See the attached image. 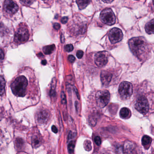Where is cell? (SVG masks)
<instances>
[{
	"mask_svg": "<svg viewBox=\"0 0 154 154\" xmlns=\"http://www.w3.org/2000/svg\"><path fill=\"white\" fill-rule=\"evenodd\" d=\"M128 45L134 55L140 59L143 58L148 51V43L143 37L132 38L128 42Z\"/></svg>",
	"mask_w": 154,
	"mask_h": 154,
	"instance_id": "1",
	"label": "cell"
},
{
	"mask_svg": "<svg viewBox=\"0 0 154 154\" xmlns=\"http://www.w3.org/2000/svg\"><path fill=\"white\" fill-rule=\"evenodd\" d=\"M29 82L24 75L18 74L12 80L11 90L15 96L23 98L27 95Z\"/></svg>",
	"mask_w": 154,
	"mask_h": 154,
	"instance_id": "2",
	"label": "cell"
},
{
	"mask_svg": "<svg viewBox=\"0 0 154 154\" xmlns=\"http://www.w3.org/2000/svg\"><path fill=\"white\" fill-rule=\"evenodd\" d=\"M29 37L28 27L25 24L21 23L17 26L14 34V42L18 44L26 42Z\"/></svg>",
	"mask_w": 154,
	"mask_h": 154,
	"instance_id": "3",
	"label": "cell"
},
{
	"mask_svg": "<svg viewBox=\"0 0 154 154\" xmlns=\"http://www.w3.org/2000/svg\"><path fill=\"white\" fill-rule=\"evenodd\" d=\"M100 18L102 22L107 25H113L116 22V16L110 8H106L103 10L100 13Z\"/></svg>",
	"mask_w": 154,
	"mask_h": 154,
	"instance_id": "4",
	"label": "cell"
},
{
	"mask_svg": "<svg viewBox=\"0 0 154 154\" xmlns=\"http://www.w3.org/2000/svg\"><path fill=\"white\" fill-rule=\"evenodd\" d=\"M133 92V86L131 83L128 81H124L119 85V92L123 99H128L132 96Z\"/></svg>",
	"mask_w": 154,
	"mask_h": 154,
	"instance_id": "5",
	"label": "cell"
},
{
	"mask_svg": "<svg viewBox=\"0 0 154 154\" xmlns=\"http://www.w3.org/2000/svg\"><path fill=\"white\" fill-rule=\"evenodd\" d=\"M110 99V94L107 90H101L96 94V100L98 105L103 108L108 104Z\"/></svg>",
	"mask_w": 154,
	"mask_h": 154,
	"instance_id": "6",
	"label": "cell"
},
{
	"mask_svg": "<svg viewBox=\"0 0 154 154\" xmlns=\"http://www.w3.org/2000/svg\"><path fill=\"white\" fill-rule=\"evenodd\" d=\"M136 109L143 115H145L149 111V105L147 99L145 96L138 97L135 104Z\"/></svg>",
	"mask_w": 154,
	"mask_h": 154,
	"instance_id": "7",
	"label": "cell"
},
{
	"mask_svg": "<svg viewBox=\"0 0 154 154\" xmlns=\"http://www.w3.org/2000/svg\"><path fill=\"white\" fill-rule=\"evenodd\" d=\"M109 38L110 42L113 44L121 41L123 38V34L121 30L117 28L111 29L109 33Z\"/></svg>",
	"mask_w": 154,
	"mask_h": 154,
	"instance_id": "8",
	"label": "cell"
},
{
	"mask_svg": "<svg viewBox=\"0 0 154 154\" xmlns=\"http://www.w3.org/2000/svg\"><path fill=\"white\" fill-rule=\"evenodd\" d=\"M3 10L10 15L16 13L19 10V6L12 0H5L3 4Z\"/></svg>",
	"mask_w": 154,
	"mask_h": 154,
	"instance_id": "9",
	"label": "cell"
},
{
	"mask_svg": "<svg viewBox=\"0 0 154 154\" xmlns=\"http://www.w3.org/2000/svg\"><path fill=\"white\" fill-rule=\"evenodd\" d=\"M95 63L97 66L102 68L106 65L108 58L106 53L103 52H97L95 56Z\"/></svg>",
	"mask_w": 154,
	"mask_h": 154,
	"instance_id": "10",
	"label": "cell"
},
{
	"mask_svg": "<svg viewBox=\"0 0 154 154\" xmlns=\"http://www.w3.org/2000/svg\"><path fill=\"white\" fill-rule=\"evenodd\" d=\"M49 118V114L45 110H40L36 114V120L39 124H45L48 120Z\"/></svg>",
	"mask_w": 154,
	"mask_h": 154,
	"instance_id": "11",
	"label": "cell"
},
{
	"mask_svg": "<svg viewBox=\"0 0 154 154\" xmlns=\"http://www.w3.org/2000/svg\"><path fill=\"white\" fill-rule=\"evenodd\" d=\"M100 77L102 84L104 86H107L111 81L112 75L109 71H103L100 73Z\"/></svg>",
	"mask_w": 154,
	"mask_h": 154,
	"instance_id": "12",
	"label": "cell"
},
{
	"mask_svg": "<svg viewBox=\"0 0 154 154\" xmlns=\"http://www.w3.org/2000/svg\"><path fill=\"white\" fill-rule=\"evenodd\" d=\"M42 137L38 133H33L31 137V142L32 145L34 148L39 147L42 144Z\"/></svg>",
	"mask_w": 154,
	"mask_h": 154,
	"instance_id": "13",
	"label": "cell"
},
{
	"mask_svg": "<svg viewBox=\"0 0 154 154\" xmlns=\"http://www.w3.org/2000/svg\"><path fill=\"white\" fill-rule=\"evenodd\" d=\"M135 146L134 144L129 141H127L124 144L123 150L125 153H133L134 150Z\"/></svg>",
	"mask_w": 154,
	"mask_h": 154,
	"instance_id": "14",
	"label": "cell"
},
{
	"mask_svg": "<svg viewBox=\"0 0 154 154\" xmlns=\"http://www.w3.org/2000/svg\"><path fill=\"white\" fill-rule=\"evenodd\" d=\"M145 30L148 34L154 33V19L146 24L145 25Z\"/></svg>",
	"mask_w": 154,
	"mask_h": 154,
	"instance_id": "15",
	"label": "cell"
},
{
	"mask_svg": "<svg viewBox=\"0 0 154 154\" xmlns=\"http://www.w3.org/2000/svg\"><path fill=\"white\" fill-rule=\"evenodd\" d=\"M152 142V139L151 137L145 135L143 137L142 139V144L143 146L145 148L148 149L151 146Z\"/></svg>",
	"mask_w": 154,
	"mask_h": 154,
	"instance_id": "16",
	"label": "cell"
},
{
	"mask_svg": "<svg viewBox=\"0 0 154 154\" xmlns=\"http://www.w3.org/2000/svg\"><path fill=\"white\" fill-rule=\"evenodd\" d=\"M120 116L123 118H128L131 117V113L130 110L127 108H123L120 110Z\"/></svg>",
	"mask_w": 154,
	"mask_h": 154,
	"instance_id": "17",
	"label": "cell"
},
{
	"mask_svg": "<svg viewBox=\"0 0 154 154\" xmlns=\"http://www.w3.org/2000/svg\"><path fill=\"white\" fill-rule=\"evenodd\" d=\"M90 0H76V3L80 10L85 9L90 3Z\"/></svg>",
	"mask_w": 154,
	"mask_h": 154,
	"instance_id": "18",
	"label": "cell"
},
{
	"mask_svg": "<svg viewBox=\"0 0 154 154\" xmlns=\"http://www.w3.org/2000/svg\"><path fill=\"white\" fill-rule=\"evenodd\" d=\"M55 49V45L54 44L52 45H48V46H45L43 47V51L45 54L49 55L51 54Z\"/></svg>",
	"mask_w": 154,
	"mask_h": 154,
	"instance_id": "19",
	"label": "cell"
},
{
	"mask_svg": "<svg viewBox=\"0 0 154 154\" xmlns=\"http://www.w3.org/2000/svg\"><path fill=\"white\" fill-rule=\"evenodd\" d=\"M56 84H57V80L55 78H54L52 80V85H51L50 90V96L52 97H54L56 96Z\"/></svg>",
	"mask_w": 154,
	"mask_h": 154,
	"instance_id": "20",
	"label": "cell"
},
{
	"mask_svg": "<svg viewBox=\"0 0 154 154\" xmlns=\"http://www.w3.org/2000/svg\"><path fill=\"white\" fill-rule=\"evenodd\" d=\"M5 82L4 78L0 75V96H2L5 92Z\"/></svg>",
	"mask_w": 154,
	"mask_h": 154,
	"instance_id": "21",
	"label": "cell"
},
{
	"mask_svg": "<svg viewBox=\"0 0 154 154\" xmlns=\"http://www.w3.org/2000/svg\"><path fill=\"white\" fill-rule=\"evenodd\" d=\"M15 146L18 150H21L23 148L24 143L23 139L18 138L15 140Z\"/></svg>",
	"mask_w": 154,
	"mask_h": 154,
	"instance_id": "22",
	"label": "cell"
},
{
	"mask_svg": "<svg viewBox=\"0 0 154 154\" xmlns=\"http://www.w3.org/2000/svg\"><path fill=\"white\" fill-rule=\"evenodd\" d=\"M84 147L86 151L88 152L91 151L92 149L91 142L89 140H86L84 143Z\"/></svg>",
	"mask_w": 154,
	"mask_h": 154,
	"instance_id": "23",
	"label": "cell"
},
{
	"mask_svg": "<svg viewBox=\"0 0 154 154\" xmlns=\"http://www.w3.org/2000/svg\"><path fill=\"white\" fill-rule=\"evenodd\" d=\"M75 146V142L73 141H70L68 145V152L69 153H72L73 152Z\"/></svg>",
	"mask_w": 154,
	"mask_h": 154,
	"instance_id": "24",
	"label": "cell"
},
{
	"mask_svg": "<svg viewBox=\"0 0 154 154\" xmlns=\"http://www.w3.org/2000/svg\"><path fill=\"white\" fill-rule=\"evenodd\" d=\"M35 0H20V2L22 4L26 6H29L31 5Z\"/></svg>",
	"mask_w": 154,
	"mask_h": 154,
	"instance_id": "25",
	"label": "cell"
},
{
	"mask_svg": "<svg viewBox=\"0 0 154 154\" xmlns=\"http://www.w3.org/2000/svg\"><path fill=\"white\" fill-rule=\"evenodd\" d=\"M65 49L68 52H70L74 49V47L72 44H68L65 46Z\"/></svg>",
	"mask_w": 154,
	"mask_h": 154,
	"instance_id": "26",
	"label": "cell"
},
{
	"mask_svg": "<svg viewBox=\"0 0 154 154\" xmlns=\"http://www.w3.org/2000/svg\"><path fill=\"white\" fill-rule=\"evenodd\" d=\"M94 141L96 144L97 146H100L101 144V140L100 139V137L99 136H97L94 138Z\"/></svg>",
	"mask_w": 154,
	"mask_h": 154,
	"instance_id": "27",
	"label": "cell"
},
{
	"mask_svg": "<svg viewBox=\"0 0 154 154\" xmlns=\"http://www.w3.org/2000/svg\"><path fill=\"white\" fill-rule=\"evenodd\" d=\"M5 54L2 49L0 48V63L3 61L4 59Z\"/></svg>",
	"mask_w": 154,
	"mask_h": 154,
	"instance_id": "28",
	"label": "cell"
},
{
	"mask_svg": "<svg viewBox=\"0 0 154 154\" xmlns=\"http://www.w3.org/2000/svg\"><path fill=\"white\" fill-rule=\"evenodd\" d=\"M77 57L78 58L81 59L83 56V52L81 50H79L77 52Z\"/></svg>",
	"mask_w": 154,
	"mask_h": 154,
	"instance_id": "29",
	"label": "cell"
},
{
	"mask_svg": "<svg viewBox=\"0 0 154 154\" xmlns=\"http://www.w3.org/2000/svg\"><path fill=\"white\" fill-rule=\"evenodd\" d=\"M61 101H62V104H66V97L65 96V93L64 92H62L61 95Z\"/></svg>",
	"mask_w": 154,
	"mask_h": 154,
	"instance_id": "30",
	"label": "cell"
},
{
	"mask_svg": "<svg viewBox=\"0 0 154 154\" xmlns=\"http://www.w3.org/2000/svg\"><path fill=\"white\" fill-rule=\"evenodd\" d=\"M68 59L69 61L71 62V63H73V62H74V61H75V58L72 55H69V56H68Z\"/></svg>",
	"mask_w": 154,
	"mask_h": 154,
	"instance_id": "31",
	"label": "cell"
},
{
	"mask_svg": "<svg viewBox=\"0 0 154 154\" xmlns=\"http://www.w3.org/2000/svg\"><path fill=\"white\" fill-rule=\"evenodd\" d=\"M68 21V18L67 17L65 16V17H63V18L61 19V22L62 23V24H65Z\"/></svg>",
	"mask_w": 154,
	"mask_h": 154,
	"instance_id": "32",
	"label": "cell"
},
{
	"mask_svg": "<svg viewBox=\"0 0 154 154\" xmlns=\"http://www.w3.org/2000/svg\"><path fill=\"white\" fill-rule=\"evenodd\" d=\"M53 28L56 30H59L60 28V25L59 24L55 23L53 25Z\"/></svg>",
	"mask_w": 154,
	"mask_h": 154,
	"instance_id": "33",
	"label": "cell"
},
{
	"mask_svg": "<svg viewBox=\"0 0 154 154\" xmlns=\"http://www.w3.org/2000/svg\"><path fill=\"white\" fill-rule=\"evenodd\" d=\"M51 130H52V132L53 133H55V134H57L58 132V130L57 129V127L55 126H53L51 127Z\"/></svg>",
	"mask_w": 154,
	"mask_h": 154,
	"instance_id": "34",
	"label": "cell"
},
{
	"mask_svg": "<svg viewBox=\"0 0 154 154\" xmlns=\"http://www.w3.org/2000/svg\"><path fill=\"white\" fill-rule=\"evenodd\" d=\"M104 2L106 3H110L112 2L114 0H102Z\"/></svg>",
	"mask_w": 154,
	"mask_h": 154,
	"instance_id": "35",
	"label": "cell"
},
{
	"mask_svg": "<svg viewBox=\"0 0 154 154\" xmlns=\"http://www.w3.org/2000/svg\"><path fill=\"white\" fill-rule=\"evenodd\" d=\"M74 88H75V92H76V94L77 97H78V98L79 99V93H78V91H77L76 88L75 87H74Z\"/></svg>",
	"mask_w": 154,
	"mask_h": 154,
	"instance_id": "36",
	"label": "cell"
},
{
	"mask_svg": "<svg viewBox=\"0 0 154 154\" xmlns=\"http://www.w3.org/2000/svg\"><path fill=\"white\" fill-rule=\"evenodd\" d=\"M47 61L45 60H44L42 61V63L43 65H46L47 64Z\"/></svg>",
	"mask_w": 154,
	"mask_h": 154,
	"instance_id": "37",
	"label": "cell"
},
{
	"mask_svg": "<svg viewBox=\"0 0 154 154\" xmlns=\"http://www.w3.org/2000/svg\"><path fill=\"white\" fill-rule=\"evenodd\" d=\"M153 3L154 5V0H153Z\"/></svg>",
	"mask_w": 154,
	"mask_h": 154,
	"instance_id": "38",
	"label": "cell"
},
{
	"mask_svg": "<svg viewBox=\"0 0 154 154\" xmlns=\"http://www.w3.org/2000/svg\"><path fill=\"white\" fill-rule=\"evenodd\" d=\"M0 137H1V131H0Z\"/></svg>",
	"mask_w": 154,
	"mask_h": 154,
	"instance_id": "39",
	"label": "cell"
},
{
	"mask_svg": "<svg viewBox=\"0 0 154 154\" xmlns=\"http://www.w3.org/2000/svg\"><path fill=\"white\" fill-rule=\"evenodd\" d=\"M136 1H139V0H136Z\"/></svg>",
	"mask_w": 154,
	"mask_h": 154,
	"instance_id": "40",
	"label": "cell"
},
{
	"mask_svg": "<svg viewBox=\"0 0 154 154\" xmlns=\"http://www.w3.org/2000/svg\"><path fill=\"white\" fill-rule=\"evenodd\" d=\"M43 1H46V0H43Z\"/></svg>",
	"mask_w": 154,
	"mask_h": 154,
	"instance_id": "41",
	"label": "cell"
}]
</instances>
